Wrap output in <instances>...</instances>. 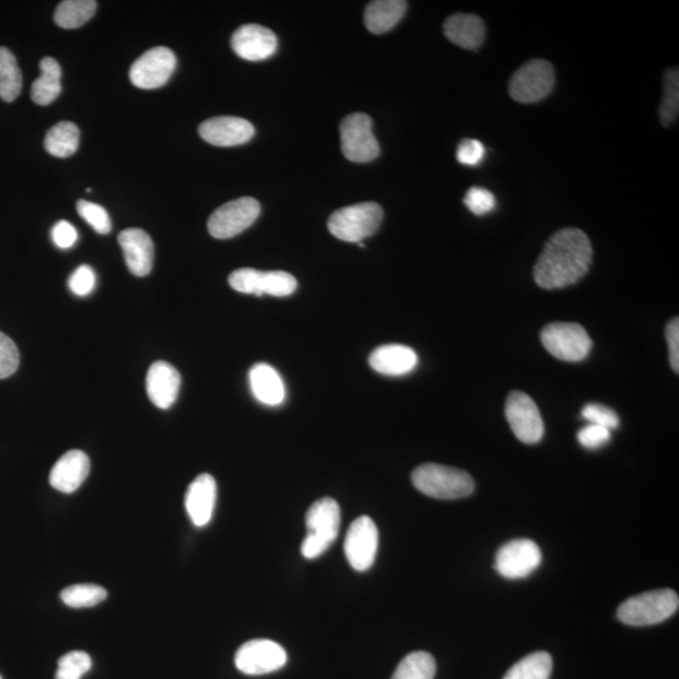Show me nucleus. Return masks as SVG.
<instances>
[{"mask_svg": "<svg viewBox=\"0 0 679 679\" xmlns=\"http://www.w3.org/2000/svg\"><path fill=\"white\" fill-rule=\"evenodd\" d=\"M261 205L256 199L244 197L223 204L210 216L208 231L217 239L238 236L260 217Z\"/></svg>", "mask_w": 679, "mask_h": 679, "instance_id": "9", "label": "nucleus"}, {"mask_svg": "<svg viewBox=\"0 0 679 679\" xmlns=\"http://www.w3.org/2000/svg\"><path fill=\"white\" fill-rule=\"evenodd\" d=\"M341 512L334 498L316 501L306 515L307 535L301 545L306 559H316L334 544L339 536Z\"/></svg>", "mask_w": 679, "mask_h": 679, "instance_id": "3", "label": "nucleus"}, {"mask_svg": "<svg viewBox=\"0 0 679 679\" xmlns=\"http://www.w3.org/2000/svg\"><path fill=\"white\" fill-rule=\"evenodd\" d=\"M80 144V130L73 122L63 121L48 131L45 148L56 158H70L76 153Z\"/></svg>", "mask_w": 679, "mask_h": 679, "instance_id": "27", "label": "nucleus"}, {"mask_svg": "<svg viewBox=\"0 0 679 679\" xmlns=\"http://www.w3.org/2000/svg\"><path fill=\"white\" fill-rule=\"evenodd\" d=\"M464 205L478 217L490 214L496 208V198L490 190L481 187H472L463 199Z\"/></svg>", "mask_w": 679, "mask_h": 679, "instance_id": "36", "label": "nucleus"}, {"mask_svg": "<svg viewBox=\"0 0 679 679\" xmlns=\"http://www.w3.org/2000/svg\"><path fill=\"white\" fill-rule=\"evenodd\" d=\"M276 34L258 24H246L238 28L232 37V48L236 55L246 61H263L277 51Z\"/></svg>", "mask_w": 679, "mask_h": 679, "instance_id": "17", "label": "nucleus"}, {"mask_svg": "<svg viewBox=\"0 0 679 679\" xmlns=\"http://www.w3.org/2000/svg\"><path fill=\"white\" fill-rule=\"evenodd\" d=\"M19 351L11 337L0 332V379H7L18 370Z\"/></svg>", "mask_w": 679, "mask_h": 679, "instance_id": "38", "label": "nucleus"}, {"mask_svg": "<svg viewBox=\"0 0 679 679\" xmlns=\"http://www.w3.org/2000/svg\"><path fill=\"white\" fill-rule=\"evenodd\" d=\"M436 671V661L431 654L413 652L399 663L392 679H433Z\"/></svg>", "mask_w": 679, "mask_h": 679, "instance_id": "31", "label": "nucleus"}, {"mask_svg": "<svg viewBox=\"0 0 679 679\" xmlns=\"http://www.w3.org/2000/svg\"><path fill=\"white\" fill-rule=\"evenodd\" d=\"M0 679H2V677H0Z\"/></svg>", "mask_w": 679, "mask_h": 679, "instance_id": "44", "label": "nucleus"}, {"mask_svg": "<svg viewBox=\"0 0 679 679\" xmlns=\"http://www.w3.org/2000/svg\"><path fill=\"white\" fill-rule=\"evenodd\" d=\"M412 482L423 495L438 500H457L470 496L475 491V481L466 471L436 463L415 468Z\"/></svg>", "mask_w": 679, "mask_h": 679, "instance_id": "2", "label": "nucleus"}, {"mask_svg": "<svg viewBox=\"0 0 679 679\" xmlns=\"http://www.w3.org/2000/svg\"><path fill=\"white\" fill-rule=\"evenodd\" d=\"M541 343L556 359L578 363L588 358L593 341L583 326L571 322H556L541 331Z\"/></svg>", "mask_w": 679, "mask_h": 679, "instance_id": "6", "label": "nucleus"}, {"mask_svg": "<svg viewBox=\"0 0 679 679\" xmlns=\"http://www.w3.org/2000/svg\"><path fill=\"white\" fill-rule=\"evenodd\" d=\"M554 85V66L549 61L531 60L512 75L508 92L520 104H535L549 96Z\"/></svg>", "mask_w": 679, "mask_h": 679, "instance_id": "7", "label": "nucleus"}, {"mask_svg": "<svg viewBox=\"0 0 679 679\" xmlns=\"http://www.w3.org/2000/svg\"><path fill=\"white\" fill-rule=\"evenodd\" d=\"M119 243L129 271L136 277L148 276L153 270L155 256L149 234L139 228L126 229L119 234Z\"/></svg>", "mask_w": 679, "mask_h": 679, "instance_id": "18", "label": "nucleus"}, {"mask_svg": "<svg viewBox=\"0 0 679 679\" xmlns=\"http://www.w3.org/2000/svg\"><path fill=\"white\" fill-rule=\"evenodd\" d=\"M180 384L179 371L166 361H156L146 375V392L151 403L160 409L172 408L177 402Z\"/></svg>", "mask_w": 679, "mask_h": 679, "instance_id": "19", "label": "nucleus"}, {"mask_svg": "<svg viewBox=\"0 0 679 679\" xmlns=\"http://www.w3.org/2000/svg\"><path fill=\"white\" fill-rule=\"evenodd\" d=\"M41 76L33 82L31 97L39 106H47L60 96L62 91V70L55 58L45 57L39 62Z\"/></svg>", "mask_w": 679, "mask_h": 679, "instance_id": "26", "label": "nucleus"}, {"mask_svg": "<svg viewBox=\"0 0 679 679\" xmlns=\"http://www.w3.org/2000/svg\"><path fill=\"white\" fill-rule=\"evenodd\" d=\"M91 667L89 654L80 651L67 653L58 661L56 679H81Z\"/></svg>", "mask_w": 679, "mask_h": 679, "instance_id": "34", "label": "nucleus"}, {"mask_svg": "<svg viewBox=\"0 0 679 679\" xmlns=\"http://www.w3.org/2000/svg\"><path fill=\"white\" fill-rule=\"evenodd\" d=\"M23 77L16 56L6 47H0V99L13 102L21 95Z\"/></svg>", "mask_w": 679, "mask_h": 679, "instance_id": "28", "label": "nucleus"}, {"mask_svg": "<svg viewBox=\"0 0 679 679\" xmlns=\"http://www.w3.org/2000/svg\"><path fill=\"white\" fill-rule=\"evenodd\" d=\"M679 111V72L678 67H672L664 73L663 99L659 107V117L664 126L672 125L678 119Z\"/></svg>", "mask_w": 679, "mask_h": 679, "instance_id": "33", "label": "nucleus"}, {"mask_svg": "<svg viewBox=\"0 0 679 679\" xmlns=\"http://www.w3.org/2000/svg\"><path fill=\"white\" fill-rule=\"evenodd\" d=\"M446 37L464 50L476 51L485 42L486 26L476 14L456 13L443 26Z\"/></svg>", "mask_w": 679, "mask_h": 679, "instance_id": "22", "label": "nucleus"}, {"mask_svg": "<svg viewBox=\"0 0 679 679\" xmlns=\"http://www.w3.org/2000/svg\"><path fill=\"white\" fill-rule=\"evenodd\" d=\"M540 547L527 539L512 540L497 551L495 568L506 579H524L539 568Z\"/></svg>", "mask_w": 679, "mask_h": 679, "instance_id": "15", "label": "nucleus"}, {"mask_svg": "<svg viewBox=\"0 0 679 679\" xmlns=\"http://www.w3.org/2000/svg\"><path fill=\"white\" fill-rule=\"evenodd\" d=\"M229 285L234 291L246 295H270L286 297L296 291V278L283 271L261 272L254 268H241L229 276Z\"/></svg>", "mask_w": 679, "mask_h": 679, "instance_id": "10", "label": "nucleus"}, {"mask_svg": "<svg viewBox=\"0 0 679 679\" xmlns=\"http://www.w3.org/2000/svg\"><path fill=\"white\" fill-rule=\"evenodd\" d=\"M679 598L671 589L647 591L625 600L618 608L620 622L632 627H647L664 622L677 612Z\"/></svg>", "mask_w": 679, "mask_h": 679, "instance_id": "4", "label": "nucleus"}, {"mask_svg": "<svg viewBox=\"0 0 679 679\" xmlns=\"http://www.w3.org/2000/svg\"><path fill=\"white\" fill-rule=\"evenodd\" d=\"M379 547V531L368 516H361L349 527L344 550L351 568L356 571L369 570L374 565Z\"/></svg>", "mask_w": 679, "mask_h": 679, "instance_id": "14", "label": "nucleus"}, {"mask_svg": "<svg viewBox=\"0 0 679 679\" xmlns=\"http://www.w3.org/2000/svg\"><path fill=\"white\" fill-rule=\"evenodd\" d=\"M581 417L588 420L589 424L607 428L609 431L618 428L620 422L618 414L613 409L597 403L585 405Z\"/></svg>", "mask_w": 679, "mask_h": 679, "instance_id": "37", "label": "nucleus"}, {"mask_svg": "<svg viewBox=\"0 0 679 679\" xmlns=\"http://www.w3.org/2000/svg\"><path fill=\"white\" fill-rule=\"evenodd\" d=\"M249 384L254 398L262 404L277 407L285 400L286 390L281 376L268 364L253 366L249 371Z\"/></svg>", "mask_w": 679, "mask_h": 679, "instance_id": "24", "label": "nucleus"}, {"mask_svg": "<svg viewBox=\"0 0 679 679\" xmlns=\"http://www.w3.org/2000/svg\"><path fill=\"white\" fill-rule=\"evenodd\" d=\"M77 239L76 228L70 222L60 221L52 228V241L58 248H71L75 246Z\"/></svg>", "mask_w": 679, "mask_h": 679, "instance_id": "42", "label": "nucleus"}, {"mask_svg": "<svg viewBox=\"0 0 679 679\" xmlns=\"http://www.w3.org/2000/svg\"><path fill=\"white\" fill-rule=\"evenodd\" d=\"M667 341L669 346V360L676 373L679 371V320L678 317L669 322L667 326Z\"/></svg>", "mask_w": 679, "mask_h": 679, "instance_id": "43", "label": "nucleus"}, {"mask_svg": "<svg viewBox=\"0 0 679 679\" xmlns=\"http://www.w3.org/2000/svg\"><path fill=\"white\" fill-rule=\"evenodd\" d=\"M217 502V483L208 473L198 476L190 483L185 495V508L193 524L207 526L212 520Z\"/></svg>", "mask_w": 679, "mask_h": 679, "instance_id": "20", "label": "nucleus"}, {"mask_svg": "<svg viewBox=\"0 0 679 679\" xmlns=\"http://www.w3.org/2000/svg\"><path fill=\"white\" fill-rule=\"evenodd\" d=\"M90 468L89 456L78 449H72L63 454L53 466L50 475L51 486L63 493L75 492L89 477Z\"/></svg>", "mask_w": 679, "mask_h": 679, "instance_id": "21", "label": "nucleus"}, {"mask_svg": "<svg viewBox=\"0 0 679 679\" xmlns=\"http://www.w3.org/2000/svg\"><path fill=\"white\" fill-rule=\"evenodd\" d=\"M177 68V57L166 47L151 48L130 68V81L138 89L155 90L170 80Z\"/></svg>", "mask_w": 679, "mask_h": 679, "instance_id": "12", "label": "nucleus"}, {"mask_svg": "<svg viewBox=\"0 0 679 679\" xmlns=\"http://www.w3.org/2000/svg\"><path fill=\"white\" fill-rule=\"evenodd\" d=\"M369 364L376 373L388 376H402L412 373L418 364L413 349L404 345H384L371 353Z\"/></svg>", "mask_w": 679, "mask_h": 679, "instance_id": "23", "label": "nucleus"}, {"mask_svg": "<svg viewBox=\"0 0 679 679\" xmlns=\"http://www.w3.org/2000/svg\"><path fill=\"white\" fill-rule=\"evenodd\" d=\"M77 212L97 233L109 234L111 232L109 213L101 205L80 200L77 203Z\"/></svg>", "mask_w": 679, "mask_h": 679, "instance_id": "35", "label": "nucleus"}, {"mask_svg": "<svg viewBox=\"0 0 679 679\" xmlns=\"http://www.w3.org/2000/svg\"><path fill=\"white\" fill-rule=\"evenodd\" d=\"M612 438L609 429L594 424L581 428L578 433V441L584 448L597 449L603 447Z\"/></svg>", "mask_w": 679, "mask_h": 679, "instance_id": "41", "label": "nucleus"}, {"mask_svg": "<svg viewBox=\"0 0 679 679\" xmlns=\"http://www.w3.org/2000/svg\"><path fill=\"white\" fill-rule=\"evenodd\" d=\"M107 598L106 589L95 584H76L63 589L62 602L67 607L82 609L96 607Z\"/></svg>", "mask_w": 679, "mask_h": 679, "instance_id": "32", "label": "nucleus"}, {"mask_svg": "<svg viewBox=\"0 0 679 679\" xmlns=\"http://www.w3.org/2000/svg\"><path fill=\"white\" fill-rule=\"evenodd\" d=\"M485 145L476 139H464L457 149V160L462 165L477 166L485 159Z\"/></svg>", "mask_w": 679, "mask_h": 679, "instance_id": "40", "label": "nucleus"}, {"mask_svg": "<svg viewBox=\"0 0 679 679\" xmlns=\"http://www.w3.org/2000/svg\"><path fill=\"white\" fill-rule=\"evenodd\" d=\"M96 275L90 266H80L68 280V287L76 296L86 297L95 290Z\"/></svg>", "mask_w": 679, "mask_h": 679, "instance_id": "39", "label": "nucleus"}, {"mask_svg": "<svg viewBox=\"0 0 679 679\" xmlns=\"http://www.w3.org/2000/svg\"><path fill=\"white\" fill-rule=\"evenodd\" d=\"M341 149L353 163H369L378 158L380 146L373 134V121L366 114L346 116L340 126Z\"/></svg>", "mask_w": 679, "mask_h": 679, "instance_id": "8", "label": "nucleus"}, {"mask_svg": "<svg viewBox=\"0 0 679 679\" xmlns=\"http://www.w3.org/2000/svg\"><path fill=\"white\" fill-rule=\"evenodd\" d=\"M593 261L590 239L578 228H564L547 241L534 267V278L545 290H558L578 282Z\"/></svg>", "mask_w": 679, "mask_h": 679, "instance_id": "1", "label": "nucleus"}, {"mask_svg": "<svg viewBox=\"0 0 679 679\" xmlns=\"http://www.w3.org/2000/svg\"><path fill=\"white\" fill-rule=\"evenodd\" d=\"M408 3L403 0H376L365 11V26L374 34H383L402 21Z\"/></svg>", "mask_w": 679, "mask_h": 679, "instance_id": "25", "label": "nucleus"}, {"mask_svg": "<svg viewBox=\"0 0 679 679\" xmlns=\"http://www.w3.org/2000/svg\"><path fill=\"white\" fill-rule=\"evenodd\" d=\"M199 135L209 144L231 148L248 143L254 136V127L241 117L218 116L204 121Z\"/></svg>", "mask_w": 679, "mask_h": 679, "instance_id": "16", "label": "nucleus"}, {"mask_svg": "<svg viewBox=\"0 0 679 679\" xmlns=\"http://www.w3.org/2000/svg\"><path fill=\"white\" fill-rule=\"evenodd\" d=\"M553 672V658L547 652L529 654L510 668L503 679H549Z\"/></svg>", "mask_w": 679, "mask_h": 679, "instance_id": "29", "label": "nucleus"}, {"mask_svg": "<svg viewBox=\"0 0 679 679\" xmlns=\"http://www.w3.org/2000/svg\"><path fill=\"white\" fill-rule=\"evenodd\" d=\"M508 424L519 441L526 444L539 443L545 427L534 399L522 392H512L506 402Z\"/></svg>", "mask_w": 679, "mask_h": 679, "instance_id": "13", "label": "nucleus"}, {"mask_svg": "<svg viewBox=\"0 0 679 679\" xmlns=\"http://www.w3.org/2000/svg\"><path fill=\"white\" fill-rule=\"evenodd\" d=\"M96 8L94 0H65L56 9L55 22L65 29L80 28L94 17Z\"/></svg>", "mask_w": 679, "mask_h": 679, "instance_id": "30", "label": "nucleus"}, {"mask_svg": "<svg viewBox=\"0 0 679 679\" xmlns=\"http://www.w3.org/2000/svg\"><path fill=\"white\" fill-rule=\"evenodd\" d=\"M236 667L248 676H263L285 667L287 653L280 644L268 639H254L244 643L236 653Z\"/></svg>", "mask_w": 679, "mask_h": 679, "instance_id": "11", "label": "nucleus"}, {"mask_svg": "<svg viewBox=\"0 0 679 679\" xmlns=\"http://www.w3.org/2000/svg\"><path fill=\"white\" fill-rule=\"evenodd\" d=\"M383 217V208L379 204L360 203L336 210L327 227L340 241L360 243L378 231Z\"/></svg>", "mask_w": 679, "mask_h": 679, "instance_id": "5", "label": "nucleus"}]
</instances>
